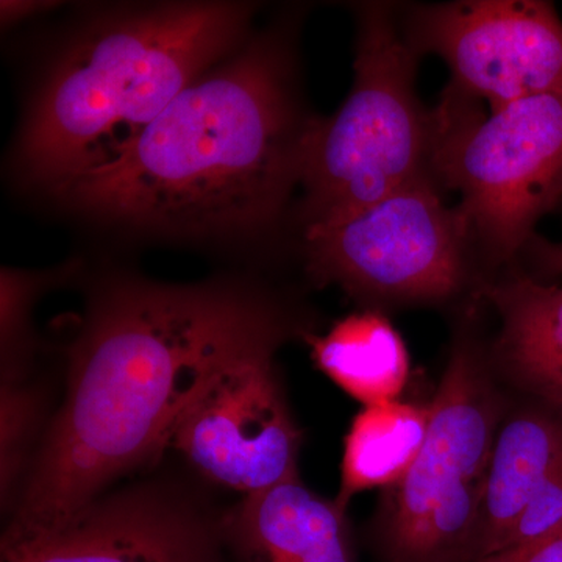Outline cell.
I'll return each instance as SVG.
<instances>
[{
    "instance_id": "7c38bea8",
    "label": "cell",
    "mask_w": 562,
    "mask_h": 562,
    "mask_svg": "<svg viewBox=\"0 0 562 562\" xmlns=\"http://www.w3.org/2000/svg\"><path fill=\"white\" fill-rule=\"evenodd\" d=\"M561 465V422L522 413L503 425L484 479L472 562L502 549L532 497Z\"/></svg>"
},
{
    "instance_id": "9a60e30c",
    "label": "cell",
    "mask_w": 562,
    "mask_h": 562,
    "mask_svg": "<svg viewBox=\"0 0 562 562\" xmlns=\"http://www.w3.org/2000/svg\"><path fill=\"white\" fill-rule=\"evenodd\" d=\"M492 297L502 316V351L514 371L561 364L562 288L519 279Z\"/></svg>"
},
{
    "instance_id": "2e32d148",
    "label": "cell",
    "mask_w": 562,
    "mask_h": 562,
    "mask_svg": "<svg viewBox=\"0 0 562 562\" xmlns=\"http://www.w3.org/2000/svg\"><path fill=\"white\" fill-rule=\"evenodd\" d=\"M562 527V465L532 497L502 549L525 546ZM498 550V552H501Z\"/></svg>"
},
{
    "instance_id": "52a82bcc",
    "label": "cell",
    "mask_w": 562,
    "mask_h": 562,
    "mask_svg": "<svg viewBox=\"0 0 562 562\" xmlns=\"http://www.w3.org/2000/svg\"><path fill=\"white\" fill-rule=\"evenodd\" d=\"M465 233L424 173L346 220L306 228V254L317 279L357 294L436 301L460 288Z\"/></svg>"
},
{
    "instance_id": "d6986e66",
    "label": "cell",
    "mask_w": 562,
    "mask_h": 562,
    "mask_svg": "<svg viewBox=\"0 0 562 562\" xmlns=\"http://www.w3.org/2000/svg\"><path fill=\"white\" fill-rule=\"evenodd\" d=\"M552 260L554 268H557L558 271L562 272V244L561 246H558L557 249L553 250Z\"/></svg>"
},
{
    "instance_id": "277c9868",
    "label": "cell",
    "mask_w": 562,
    "mask_h": 562,
    "mask_svg": "<svg viewBox=\"0 0 562 562\" xmlns=\"http://www.w3.org/2000/svg\"><path fill=\"white\" fill-rule=\"evenodd\" d=\"M414 76L416 49L390 9L364 7L349 98L328 120H310L303 136L306 228L346 220L424 176L436 125L422 110Z\"/></svg>"
},
{
    "instance_id": "5bb4252c",
    "label": "cell",
    "mask_w": 562,
    "mask_h": 562,
    "mask_svg": "<svg viewBox=\"0 0 562 562\" xmlns=\"http://www.w3.org/2000/svg\"><path fill=\"white\" fill-rule=\"evenodd\" d=\"M430 424V406L398 401L364 406L344 441L341 486L336 506L346 513L355 495L395 487L419 458Z\"/></svg>"
},
{
    "instance_id": "6da1fadb",
    "label": "cell",
    "mask_w": 562,
    "mask_h": 562,
    "mask_svg": "<svg viewBox=\"0 0 562 562\" xmlns=\"http://www.w3.org/2000/svg\"><path fill=\"white\" fill-rule=\"evenodd\" d=\"M280 333L271 306L235 284H109L70 347L65 401L2 543L57 530L114 480L157 460L211 380L279 346Z\"/></svg>"
},
{
    "instance_id": "e0dca14e",
    "label": "cell",
    "mask_w": 562,
    "mask_h": 562,
    "mask_svg": "<svg viewBox=\"0 0 562 562\" xmlns=\"http://www.w3.org/2000/svg\"><path fill=\"white\" fill-rule=\"evenodd\" d=\"M476 562H562V527L536 541L501 550Z\"/></svg>"
},
{
    "instance_id": "5b68a950",
    "label": "cell",
    "mask_w": 562,
    "mask_h": 562,
    "mask_svg": "<svg viewBox=\"0 0 562 562\" xmlns=\"http://www.w3.org/2000/svg\"><path fill=\"white\" fill-rule=\"evenodd\" d=\"M435 125L430 162L460 194L465 232L513 254L562 192V91Z\"/></svg>"
},
{
    "instance_id": "30bf717a",
    "label": "cell",
    "mask_w": 562,
    "mask_h": 562,
    "mask_svg": "<svg viewBox=\"0 0 562 562\" xmlns=\"http://www.w3.org/2000/svg\"><path fill=\"white\" fill-rule=\"evenodd\" d=\"M198 509L157 486L102 495L68 524L2 543V562H211Z\"/></svg>"
},
{
    "instance_id": "8992f818",
    "label": "cell",
    "mask_w": 562,
    "mask_h": 562,
    "mask_svg": "<svg viewBox=\"0 0 562 562\" xmlns=\"http://www.w3.org/2000/svg\"><path fill=\"white\" fill-rule=\"evenodd\" d=\"M495 413L482 368L457 349L430 405L419 458L392 501L387 541L402 562H472Z\"/></svg>"
},
{
    "instance_id": "3957f363",
    "label": "cell",
    "mask_w": 562,
    "mask_h": 562,
    "mask_svg": "<svg viewBox=\"0 0 562 562\" xmlns=\"http://www.w3.org/2000/svg\"><path fill=\"white\" fill-rule=\"evenodd\" d=\"M250 13L246 3H161L92 25L25 117L18 151L25 179L54 192L109 161L239 49Z\"/></svg>"
},
{
    "instance_id": "8fae6325",
    "label": "cell",
    "mask_w": 562,
    "mask_h": 562,
    "mask_svg": "<svg viewBox=\"0 0 562 562\" xmlns=\"http://www.w3.org/2000/svg\"><path fill=\"white\" fill-rule=\"evenodd\" d=\"M227 524L258 562H353L346 513L306 487L299 473L244 495Z\"/></svg>"
},
{
    "instance_id": "ac0fdd59",
    "label": "cell",
    "mask_w": 562,
    "mask_h": 562,
    "mask_svg": "<svg viewBox=\"0 0 562 562\" xmlns=\"http://www.w3.org/2000/svg\"><path fill=\"white\" fill-rule=\"evenodd\" d=\"M536 394L562 408V362L517 372Z\"/></svg>"
},
{
    "instance_id": "ba28073f",
    "label": "cell",
    "mask_w": 562,
    "mask_h": 562,
    "mask_svg": "<svg viewBox=\"0 0 562 562\" xmlns=\"http://www.w3.org/2000/svg\"><path fill=\"white\" fill-rule=\"evenodd\" d=\"M413 47L432 52L491 111L562 91V21L538 0H468L417 10Z\"/></svg>"
},
{
    "instance_id": "7a4b0ae2",
    "label": "cell",
    "mask_w": 562,
    "mask_h": 562,
    "mask_svg": "<svg viewBox=\"0 0 562 562\" xmlns=\"http://www.w3.org/2000/svg\"><path fill=\"white\" fill-rule=\"evenodd\" d=\"M302 120L281 44L255 41L181 92L109 161L52 194L88 216L177 238L268 227L301 183Z\"/></svg>"
},
{
    "instance_id": "4fadbf2b",
    "label": "cell",
    "mask_w": 562,
    "mask_h": 562,
    "mask_svg": "<svg viewBox=\"0 0 562 562\" xmlns=\"http://www.w3.org/2000/svg\"><path fill=\"white\" fill-rule=\"evenodd\" d=\"M313 360L362 405L397 401L409 376V355L383 314L355 313L322 336H305Z\"/></svg>"
},
{
    "instance_id": "9c48e42d",
    "label": "cell",
    "mask_w": 562,
    "mask_h": 562,
    "mask_svg": "<svg viewBox=\"0 0 562 562\" xmlns=\"http://www.w3.org/2000/svg\"><path fill=\"white\" fill-rule=\"evenodd\" d=\"M273 351L266 347L222 369L173 435L172 446L202 475L244 495L299 473L301 431L281 394Z\"/></svg>"
}]
</instances>
